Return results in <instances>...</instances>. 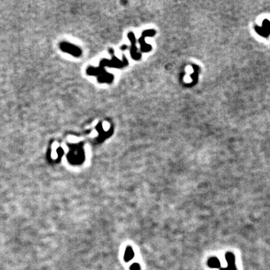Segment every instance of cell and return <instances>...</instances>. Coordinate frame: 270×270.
I'll return each instance as SVG.
<instances>
[{
    "mask_svg": "<svg viewBox=\"0 0 270 270\" xmlns=\"http://www.w3.org/2000/svg\"><path fill=\"white\" fill-rule=\"evenodd\" d=\"M226 260H227L228 266H235V256L232 253H227L225 255Z\"/></svg>",
    "mask_w": 270,
    "mask_h": 270,
    "instance_id": "cell-2",
    "label": "cell"
},
{
    "mask_svg": "<svg viewBox=\"0 0 270 270\" xmlns=\"http://www.w3.org/2000/svg\"><path fill=\"white\" fill-rule=\"evenodd\" d=\"M104 129H108V128H109V124L106 123V122H105V123H104Z\"/></svg>",
    "mask_w": 270,
    "mask_h": 270,
    "instance_id": "cell-5",
    "label": "cell"
},
{
    "mask_svg": "<svg viewBox=\"0 0 270 270\" xmlns=\"http://www.w3.org/2000/svg\"><path fill=\"white\" fill-rule=\"evenodd\" d=\"M220 270H229V269H227V268H221Z\"/></svg>",
    "mask_w": 270,
    "mask_h": 270,
    "instance_id": "cell-6",
    "label": "cell"
},
{
    "mask_svg": "<svg viewBox=\"0 0 270 270\" xmlns=\"http://www.w3.org/2000/svg\"><path fill=\"white\" fill-rule=\"evenodd\" d=\"M134 256H135V252H134L133 249L131 247H128L125 250V255H124V259L126 262H128L131 260L133 259Z\"/></svg>",
    "mask_w": 270,
    "mask_h": 270,
    "instance_id": "cell-1",
    "label": "cell"
},
{
    "mask_svg": "<svg viewBox=\"0 0 270 270\" xmlns=\"http://www.w3.org/2000/svg\"><path fill=\"white\" fill-rule=\"evenodd\" d=\"M208 265L211 268H219L220 267V261L218 258L212 257L209 259Z\"/></svg>",
    "mask_w": 270,
    "mask_h": 270,
    "instance_id": "cell-3",
    "label": "cell"
},
{
    "mask_svg": "<svg viewBox=\"0 0 270 270\" xmlns=\"http://www.w3.org/2000/svg\"><path fill=\"white\" fill-rule=\"evenodd\" d=\"M131 270H140V266L138 264H134L131 266Z\"/></svg>",
    "mask_w": 270,
    "mask_h": 270,
    "instance_id": "cell-4",
    "label": "cell"
}]
</instances>
